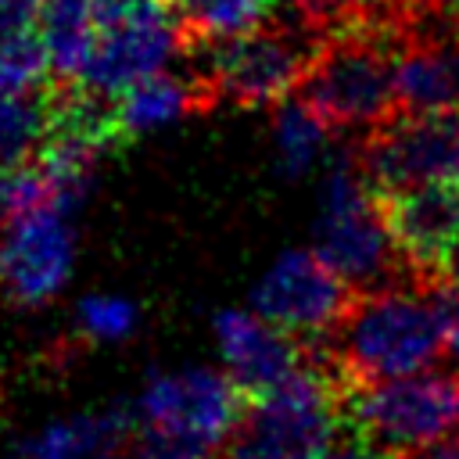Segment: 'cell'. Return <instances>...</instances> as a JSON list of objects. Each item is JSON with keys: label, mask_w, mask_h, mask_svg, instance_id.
Listing matches in <instances>:
<instances>
[{"label": "cell", "mask_w": 459, "mask_h": 459, "mask_svg": "<svg viewBox=\"0 0 459 459\" xmlns=\"http://www.w3.org/2000/svg\"><path fill=\"white\" fill-rule=\"evenodd\" d=\"M240 420V384L222 366L154 369L129 409V459H222Z\"/></svg>", "instance_id": "1"}, {"label": "cell", "mask_w": 459, "mask_h": 459, "mask_svg": "<svg viewBox=\"0 0 459 459\" xmlns=\"http://www.w3.org/2000/svg\"><path fill=\"white\" fill-rule=\"evenodd\" d=\"M333 355L355 384L409 377L448 359L437 276H405L362 290L333 330Z\"/></svg>", "instance_id": "2"}, {"label": "cell", "mask_w": 459, "mask_h": 459, "mask_svg": "<svg viewBox=\"0 0 459 459\" xmlns=\"http://www.w3.org/2000/svg\"><path fill=\"white\" fill-rule=\"evenodd\" d=\"M312 237V247L337 269L348 287L373 290L405 276H420L412 273L387 219V204L377 197V186L369 183L359 154L330 158Z\"/></svg>", "instance_id": "3"}, {"label": "cell", "mask_w": 459, "mask_h": 459, "mask_svg": "<svg viewBox=\"0 0 459 459\" xmlns=\"http://www.w3.org/2000/svg\"><path fill=\"white\" fill-rule=\"evenodd\" d=\"M398 54L380 29H359L330 47H319L305 100L337 129L373 133L394 118L398 104Z\"/></svg>", "instance_id": "4"}, {"label": "cell", "mask_w": 459, "mask_h": 459, "mask_svg": "<svg viewBox=\"0 0 459 459\" xmlns=\"http://www.w3.org/2000/svg\"><path fill=\"white\" fill-rule=\"evenodd\" d=\"M316 32L301 22H262L247 32L212 39L204 82L230 104L265 108L305 86L316 61Z\"/></svg>", "instance_id": "5"}, {"label": "cell", "mask_w": 459, "mask_h": 459, "mask_svg": "<svg viewBox=\"0 0 459 459\" xmlns=\"http://www.w3.org/2000/svg\"><path fill=\"white\" fill-rule=\"evenodd\" d=\"M341 434V402L326 373L298 369L258 391L230 459H316Z\"/></svg>", "instance_id": "6"}, {"label": "cell", "mask_w": 459, "mask_h": 459, "mask_svg": "<svg viewBox=\"0 0 459 459\" xmlns=\"http://www.w3.org/2000/svg\"><path fill=\"white\" fill-rule=\"evenodd\" d=\"M351 427L402 455L459 434V369H420L394 380L359 384L348 402Z\"/></svg>", "instance_id": "7"}, {"label": "cell", "mask_w": 459, "mask_h": 459, "mask_svg": "<svg viewBox=\"0 0 459 459\" xmlns=\"http://www.w3.org/2000/svg\"><path fill=\"white\" fill-rule=\"evenodd\" d=\"M179 11L161 0L104 4L100 39L79 82L93 97H122L129 86L169 72L179 57Z\"/></svg>", "instance_id": "8"}, {"label": "cell", "mask_w": 459, "mask_h": 459, "mask_svg": "<svg viewBox=\"0 0 459 459\" xmlns=\"http://www.w3.org/2000/svg\"><path fill=\"white\" fill-rule=\"evenodd\" d=\"M359 161L384 197L452 183L459 179V111H405L366 133Z\"/></svg>", "instance_id": "9"}, {"label": "cell", "mask_w": 459, "mask_h": 459, "mask_svg": "<svg viewBox=\"0 0 459 459\" xmlns=\"http://www.w3.org/2000/svg\"><path fill=\"white\" fill-rule=\"evenodd\" d=\"M348 283L316 247L280 251L251 287V308L290 337H326L344 319Z\"/></svg>", "instance_id": "10"}, {"label": "cell", "mask_w": 459, "mask_h": 459, "mask_svg": "<svg viewBox=\"0 0 459 459\" xmlns=\"http://www.w3.org/2000/svg\"><path fill=\"white\" fill-rule=\"evenodd\" d=\"M79 262V233L68 208H36L0 230V287L22 308L57 301Z\"/></svg>", "instance_id": "11"}, {"label": "cell", "mask_w": 459, "mask_h": 459, "mask_svg": "<svg viewBox=\"0 0 459 459\" xmlns=\"http://www.w3.org/2000/svg\"><path fill=\"white\" fill-rule=\"evenodd\" d=\"M298 337L247 308H222L212 319V344L219 366L251 391H265L298 373Z\"/></svg>", "instance_id": "12"}, {"label": "cell", "mask_w": 459, "mask_h": 459, "mask_svg": "<svg viewBox=\"0 0 459 459\" xmlns=\"http://www.w3.org/2000/svg\"><path fill=\"white\" fill-rule=\"evenodd\" d=\"M384 204L412 273L427 280L445 276L459 244V179L412 186L384 197Z\"/></svg>", "instance_id": "13"}, {"label": "cell", "mask_w": 459, "mask_h": 459, "mask_svg": "<svg viewBox=\"0 0 459 459\" xmlns=\"http://www.w3.org/2000/svg\"><path fill=\"white\" fill-rule=\"evenodd\" d=\"M18 459H129V412L75 409L47 416L18 441Z\"/></svg>", "instance_id": "14"}, {"label": "cell", "mask_w": 459, "mask_h": 459, "mask_svg": "<svg viewBox=\"0 0 459 459\" xmlns=\"http://www.w3.org/2000/svg\"><path fill=\"white\" fill-rule=\"evenodd\" d=\"M402 111H459V32L423 29L398 54Z\"/></svg>", "instance_id": "15"}, {"label": "cell", "mask_w": 459, "mask_h": 459, "mask_svg": "<svg viewBox=\"0 0 459 459\" xmlns=\"http://www.w3.org/2000/svg\"><path fill=\"white\" fill-rule=\"evenodd\" d=\"M104 22V0H47L39 14V43L50 72L61 79H82Z\"/></svg>", "instance_id": "16"}, {"label": "cell", "mask_w": 459, "mask_h": 459, "mask_svg": "<svg viewBox=\"0 0 459 459\" xmlns=\"http://www.w3.org/2000/svg\"><path fill=\"white\" fill-rule=\"evenodd\" d=\"M197 108V86L190 75L158 72L136 86H129L115 104V126L129 136H154L179 126Z\"/></svg>", "instance_id": "17"}, {"label": "cell", "mask_w": 459, "mask_h": 459, "mask_svg": "<svg viewBox=\"0 0 459 459\" xmlns=\"http://www.w3.org/2000/svg\"><path fill=\"white\" fill-rule=\"evenodd\" d=\"M330 122L308 100H280L269 122L273 161L287 179H301L330 161Z\"/></svg>", "instance_id": "18"}, {"label": "cell", "mask_w": 459, "mask_h": 459, "mask_svg": "<svg viewBox=\"0 0 459 459\" xmlns=\"http://www.w3.org/2000/svg\"><path fill=\"white\" fill-rule=\"evenodd\" d=\"M72 326L86 344L115 348L140 330V305L118 290H90L72 308Z\"/></svg>", "instance_id": "19"}, {"label": "cell", "mask_w": 459, "mask_h": 459, "mask_svg": "<svg viewBox=\"0 0 459 459\" xmlns=\"http://www.w3.org/2000/svg\"><path fill=\"white\" fill-rule=\"evenodd\" d=\"M54 129V115L39 90L11 93L0 90V161H22L39 143H47Z\"/></svg>", "instance_id": "20"}, {"label": "cell", "mask_w": 459, "mask_h": 459, "mask_svg": "<svg viewBox=\"0 0 459 459\" xmlns=\"http://www.w3.org/2000/svg\"><path fill=\"white\" fill-rule=\"evenodd\" d=\"M183 25L208 39H226L269 22L273 0H172Z\"/></svg>", "instance_id": "21"}, {"label": "cell", "mask_w": 459, "mask_h": 459, "mask_svg": "<svg viewBox=\"0 0 459 459\" xmlns=\"http://www.w3.org/2000/svg\"><path fill=\"white\" fill-rule=\"evenodd\" d=\"M65 208L57 201V183L43 161H0V222H11L36 208Z\"/></svg>", "instance_id": "22"}, {"label": "cell", "mask_w": 459, "mask_h": 459, "mask_svg": "<svg viewBox=\"0 0 459 459\" xmlns=\"http://www.w3.org/2000/svg\"><path fill=\"white\" fill-rule=\"evenodd\" d=\"M47 68L50 61H47L39 36L25 32V36L0 39V90H11V93L39 90Z\"/></svg>", "instance_id": "23"}, {"label": "cell", "mask_w": 459, "mask_h": 459, "mask_svg": "<svg viewBox=\"0 0 459 459\" xmlns=\"http://www.w3.org/2000/svg\"><path fill=\"white\" fill-rule=\"evenodd\" d=\"M316 459H398V455L351 427V434H337Z\"/></svg>", "instance_id": "24"}, {"label": "cell", "mask_w": 459, "mask_h": 459, "mask_svg": "<svg viewBox=\"0 0 459 459\" xmlns=\"http://www.w3.org/2000/svg\"><path fill=\"white\" fill-rule=\"evenodd\" d=\"M47 0H0V39L25 36L32 25H39Z\"/></svg>", "instance_id": "25"}, {"label": "cell", "mask_w": 459, "mask_h": 459, "mask_svg": "<svg viewBox=\"0 0 459 459\" xmlns=\"http://www.w3.org/2000/svg\"><path fill=\"white\" fill-rule=\"evenodd\" d=\"M398 459H459V434H448V437H437L423 448H412V452H402Z\"/></svg>", "instance_id": "26"}, {"label": "cell", "mask_w": 459, "mask_h": 459, "mask_svg": "<svg viewBox=\"0 0 459 459\" xmlns=\"http://www.w3.org/2000/svg\"><path fill=\"white\" fill-rule=\"evenodd\" d=\"M305 18H337L344 11H351L359 0H290Z\"/></svg>", "instance_id": "27"}, {"label": "cell", "mask_w": 459, "mask_h": 459, "mask_svg": "<svg viewBox=\"0 0 459 459\" xmlns=\"http://www.w3.org/2000/svg\"><path fill=\"white\" fill-rule=\"evenodd\" d=\"M445 276L459 287V244H455V251H452V258H448V269H445Z\"/></svg>", "instance_id": "28"}, {"label": "cell", "mask_w": 459, "mask_h": 459, "mask_svg": "<svg viewBox=\"0 0 459 459\" xmlns=\"http://www.w3.org/2000/svg\"><path fill=\"white\" fill-rule=\"evenodd\" d=\"M448 11H452V18L459 22V0H448Z\"/></svg>", "instance_id": "29"}, {"label": "cell", "mask_w": 459, "mask_h": 459, "mask_svg": "<svg viewBox=\"0 0 459 459\" xmlns=\"http://www.w3.org/2000/svg\"><path fill=\"white\" fill-rule=\"evenodd\" d=\"M104 4H115V0H104Z\"/></svg>", "instance_id": "30"}]
</instances>
